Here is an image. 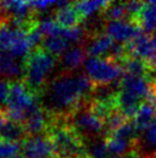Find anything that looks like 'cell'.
Masks as SVG:
<instances>
[{"label": "cell", "mask_w": 156, "mask_h": 158, "mask_svg": "<svg viewBox=\"0 0 156 158\" xmlns=\"http://www.w3.org/2000/svg\"><path fill=\"white\" fill-rule=\"evenodd\" d=\"M94 88L86 74L62 72L47 82L39 101L52 120H68L91 99Z\"/></svg>", "instance_id": "1"}, {"label": "cell", "mask_w": 156, "mask_h": 158, "mask_svg": "<svg viewBox=\"0 0 156 158\" xmlns=\"http://www.w3.org/2000/svg\"><path fill=\"white\" fill-rule=\"evenodd\" d=\"M45 135L52 142L57 158H90L85 141L67 120H52Z\"/></svg>", "instance_id": "2"}, {"label": "cell", "mask_w": 156, "mask_h": 158, "mask_svg": "<svg viewBox=\"0 0 156 158\" xmlns=\"http://www.w3.org/2000/svg\"><path fill=\"white\" fill-rule=\"evenodd\" d=\"M57 62V58L41 46L32 48L30 54L24 59V75L22 80L36 96L41 95L47 84L46 79Z\"/></svg>", "instance_id": "3"}, {"label": "cell", "mask_w": 156, "mask_h": 158, "mask_svg": "<svg viewBox=\"0 0 156 158\" xmlns=\"http://www.w3.org/2000/svg\"><path fill=\"white\" fill-rule=\"evenodd\" d=\"M84 68L94 87L110 85L117 81L119 82L124 76V69L121 64L108 56L88 58L84 64Z\"/></svg>", "instance_id": "4"}, {"label": "cell", "mask_w": 156, "mask_h": 158, "mask_svg": "<svg viewBox=\"0 0 156 158\" xmlns=\"http://www.w3.org/2000/svg\"><path fill=\"white\" fill-rule=\"evenodd\" d=\"M88 103L90 101L85 103L80 109H78L67 120L85 142L96 140L102 136L106 137L107 134L106 121L92 111Z\"/></svg>", "instance_id": "5"}, {"label": "cell", "mask_w": 156, "mask_h": 158, "mask_svg": "<svg viewBox=\"0 0 156 158\" xmlns=\"http://www.w3.org/2000/svg\"><path fill=\"white\" fill-rule=\"evenodd\" d=\"M39 99L30 89L26 87L23 80H13L9 82L8 97L5 105V111L10 112H22L26 113V111Z\"/></svg>", "instance_id": "6"}, {"label": "cell", "mask_w": 156, "mask_h": 158, "mask_svg": "<svg viewBox=\"0 0 156 158\" xmlns=\"http://www.w3.org/2000/svg\"><path fill=\"white\" fill-rule=\"evenodd\" d=\"M51 123L52 120H51L49 114L44 110L41 103L38 99L26 111L23 126L25 128L28 136H37L46 134Z\"/></svg>", "instance_id": "7"}, {"label": "cell", "mask_w": 156, "mask_h": 158, "mask_svg": "<svg viewBox=\"0 0 156 158\" xmlns=\"http://www.w3.org/2000/svg\"><path fill=\"white\" fill-rule=\"evenodd\" d=\"M24 158H57L54 148L47 135L28 136L21 144Z\"/></svg>", "instance_id": "8"}, {"label": "cell", "mask_w": 156, "mask_h": 158, "mask_svg": "<svg viewBox=\"0 0 156 158\" xmlns=\"http://www.w3.org/2000/svg\"><path fill=\"white\" fill-rule=\"evenodd\" d=\"M103 31L117 43L126 44L145 34L137 23L132 21H109L104 24Z\"/></svg>", "instance_id": "9"}, {"label": "cell", "mask_w": 156, "mask_h": 158, "mask_svg": "<svg viewBox=\"0 0 156 158\" xmlns=\"http://www.w3.org/2000/svg\"><path fill=\"white\" fill-rule=\"evenodd\" d=\"M114 43H115L114 40L107 32L101 31V32L87 35L86 40L83 45L86 48L87 54L92 56L93 58H98L110 52Z\"/></svg>", "instance_id": "10"}, {"label": "cell", "mask_w": 156, "mask_h": 158, "mask_svg": "<svg viewBox=\"0 0 156 158\" xmlns=\"http://www.w3.org/2000/svg\"><path fill=\"white\" fill-rule=\"evenodd\" d=\"M125 46L129 56L142 59L146 62L155 54V48L152 42V35L142 34L138 38L126 43Z\"/></svg>", "instance_id": "11"}, {"label": "cell", "mask_w": 156, "mask_h": 158, "mask_svg": "<svg viewBox=\"0 0 156 158\" xmlns=\"http://www.w3.org/2000/svg\"><path fill=\"white\" fill-rule=\"evenodd\" d=\"M86 56L87 51L84 45H75L59 59V64L63 72H76L83 64L86 62Z\"/></svg>", "instance_id": "12"}, {"label": "cell", "mask_w": 156, "mask_h": 158, "mask_svg": "<svg viewBox=\"0 0 156 158\" xmlns=\"http://www.w3.org/2000/svg\"><path fill=\"white\" fill-rule=\"evenodd\" d=\"M156 119V98H150L148 101L143 102L140 109H139L138 113L132 120L135 126V129L138 132L139 136L142 133L146 132L153 121Z\"/></svg>", "instance_id": "13"}, {"label": "cell", "mask_w": 156, "mask_h": 158, "mask_svg": "<svg viewBox=\"0 0 156 158\" xmlns=\"http://www.w3.org/2000/svg\"><path fill=\"white\" fill-rule=\"evenodd\" d=\"M28 137L25 128L22 123H14L4 117L0 119V140L21 143Z\"/></svg>", "instance_id": "14"}, {"label": "cell", "mask_w": 156, "mask_h": 158, "mask_svg": "<svg viewBox=\"0 0 156 158\" xmlns=\"http://www.w3.org/2000/svg\"><path fill=\"white\" fill-rule=\"evenodd\" d=\"M135 23L140 27V29L150 35L156 31V1H148L143 4L142 9L140 10L138 18L135 19Z\"/></svg>", "instance_id": "15"}, {"label": "cell", "mask_w": 156, "mask_h": 158, "mask_svg": "<svg viewBox=\"0 0 156 158\" xmlns=\"http://www.w3.org/2000/svg\"><path fill=\"white\" fill-rule=\"evenodd\" d=\"M54 19L59 23V26L62 27L63 29H70V28L77 27L78 23L82 21L75 9L74 2H70L69 5L62 8H55Z\"/></svg>", "instance_id": "16"}, {"label": "cell", "mask_w": 156, "mask_h": 158, "mask_svg": "<svg viewBox=\"0 0 156 158\" xmlns=\"http://www.w3.org/2000/svg\"><path fill=\"white\" fill-rule=\"evenodd\" d=\"M156 150V119L146 129V132L139 136L138 152L140 158Z\"/></svg>", "instance_id": "17"}, {"label": "cell", "mask_w": 156, "mask_h": 158, "mask_svg": "<svg viewBox=\"0 0 156 158\" xmlns=\"http://www.w3.org/2000/svg\"><path fill=\"white\" fill-rule=\"evenodd\" d=\"M111 1H104V0H98V1H76L74 2L75 9L78 13L80 20L93 16L94 14L103 12L107 8Z\"/></svg>", "instance_id": "18"}, {"label": "cell", "mask_w": 156, "mask_h": 158, "mask_svg": "<svg viewBox=\"0 0 156 158\" xmlns=\"http://www.w3.org/2000/svg\"><path fill=\"white\" fill-rule=\"evenodd\" d=\"M41 48H44L46 51L52 53L53 56L59 59L69 50V42L62 36H51L45 37L43 40Z\"/></svg>", "instance_id": "19"}, {"label": "cell", "mask_w": 156, "mask_h": 158, "mask_svg": "<svg viewBox=\"0 0 156 158\" xmlns=\"http://www.w3.org/2000/svg\"><path fill=\"white\" fill-rule=\"evenodd\" d=\"M23 35H25L23 31L14 29L9 24L6 23L0 29V51L1 52H8L12 48V46L15 44V42Z\"/></svg>", "instance_id": "20"}, {"label": "cell", "mask_w": 156, "mask_h": 158, "mask_svg": "<svg viewBox=\"0 0 156 158\" xmlns=\"http://www.w3.org/2000/svg\"><path fill=\"white\" fill-rule=\"evenodd\" d=\"M102 18L108 21H130L125 2H110L102 12Z\"/></svg>", "instance_id": "21"}, {"label": "cell", "mask_w": 156, "mask_h": 158, "mask_svg": "<svg viewBox=\"0 0 156 158\" xmlns=\"http://www.w3.org/2000/svg\"><path fill=\"white\" fill-rule=\"evenodd\" d=\"M86 143L87 155L90 158H107L109 155L108 148L106 144V137H99L96 140H91Z\"/></svg>", "instance_id": "22"}, {"label": "cell", "mask_w": 156, "mask_h": 158, "mask_svg": "<svg viewBox=\"0 0 156 158\" xmlns=\"http://www.w3.org/2000/svg\"><path fill=\"white\" fill-rule=\"evenodd\" d=\"M62 27L59 26V23L54 19H47L45 21L39 22V30L41 31L43 36L51 37V36H60L62 32Z\"/></svg>", "instance_id": "23"}, {"label": "cell", "mask_w": 156, "mask_h": 158, "mask_svg": "<svg viewBox=\"0 0 156 158\" xmlns=\"http://www.w3.org/2000/svg\"><path fill=\"white\" fill-rule=\"evenodd\" d=\"M21 143L0 140V158H13L21 150Z\"/></svg>", "instance_id": "24"}, {"label": "cell", "mask_w": 156, "mask_h": 158, "mask_svg": "<svg viewBox=\"0 0 156 158\" xmlns=\"http://www.w3.org/2000/svg\"><path fill=\"white\" fill-rule=\"evenodd\" d=\"M9 91V81L6 79H0V109L4 110L6 105V101L8 97Z\"/></svg>", "instance_id": "25"}, {"label": "cell", "mask_w": 156, "mask_h": 158, "mask_svg": "<svg viewBox=\"0 0 156 158\" xmlns=\"http://www.w3.org/2000/svg\"><path fill=\"white\" fill-rule=\"evenodd\" d=\"M30 2L36 12H38V10H46L51 6H55L57 1H30Z\"/></svg>", "instance_id": "26"}, {"label": "cell", "mask_w": 156, "mask_h": 158, "mask_svg": "<svg viewBox=\"0 0 156 158\" xmlns=\"http://www.w3.org/2000/svg\"><path fill=\"white\" fill-rule=\"evenodd\" d=\"M111 158H140V156H139L138 151H135V152H132L130 155H126V156H122V157L116 156V157H111Z\"/></svg>", "instance_id": "27"}, {"label": "cell", "mask_w": 156, "mask_h": 158, "mask_svg": "<svg viewBox=\"0 0 156 158\" xmlns=\"http://www.w3.org/2000/svg\"><path fill=\"white\" fill-rule=\"evenodd\" d=\"M6 23H7V20H6V18L2 15V13L0 12V29H1V28L6 24Z\"/></svg>", "instance_id": "28"}, {"label": "cell", "mask_w": 156, "mask_h": 158, "mask_svg": "<svg viewBox=\"0 0 156 158\" xmlns=\"http://www.w3.org/2000/svg\"><path fill=\"white\" fill-rule=\"evenodd\" d=\"M142 158H156V150L155 151H153V152H150V154L146 155V156Z\"/></svg>", "instance_id": "29"}, {"label": "cell", "mask_w": 156, "mask_h": 158, "mask_svg": "<svg viewBox=\"0 0 156 158\" xmlns=\"http://www.w3.org/2000/svg\"><path fill=\"white\" fill-rule=\"evenodd\" d=\"M153 91H154V96L156 98V82H153Z\"/></svg>", "instance_id": "30"}, {"label": "cell", "mask_w": 156, "mask_h": 158, "mask_svg": "<svg viewBox=\"0 0 156 158\" xmlns=\"http://www.w3.org/2000/svg\"><path fill=\"white\" fill-rule=\"evenodd\" d=\"M13 158H24V157L21 156V155H18V156H15V157H13Z\"/></svg>", "instance_id": "31"}]
</instances>
